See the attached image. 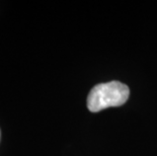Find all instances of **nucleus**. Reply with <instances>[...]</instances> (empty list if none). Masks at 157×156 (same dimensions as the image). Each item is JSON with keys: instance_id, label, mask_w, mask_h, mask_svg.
Masks as SVG:
<instances>
[{"instance_id": "1", "label": "nucleus", "mask_w": 157, "mask_h": 156, "mask_svg": "<svg viewBox=\"0 0 157 156\" xmlns=\"http://www.w3.org/2000/svg\"><path fill=\"white\" fill-rule=\"evenodd\" d=\"M129 94V87L120 81L98 84L87 96V108L91 112H98L111 107H120L128 101Z\"/></svg>"}, {"instance_id": "2", "label": "nucleus", "mask_w": 157, "mask_h": 156, "mask_svg": "<svg viewBox=\"0 0 157 156\" xmlns=\"http://www.w3.org/2000/svg\"><path fill=\"white\" fill-rule=\"evenodd\" d=\"M0 138H1V131H0Z\"/></svg>"}]
</instances>
